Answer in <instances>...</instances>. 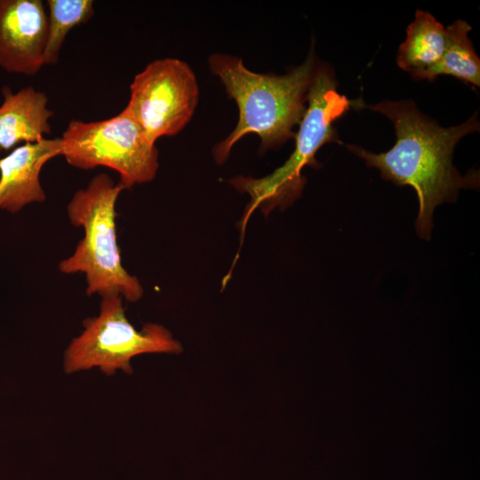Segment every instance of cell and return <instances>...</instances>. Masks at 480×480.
<instances>
[{"mask_svg":"<svg viewBox=\"0 0 480 480\" xmlns=\"http://www.w3.org/2000/svg\"><path fill=\"white\" fill-rule=\"evenodd\" d=\"M368 108L392 122L396 135L395 145L379 154L357 145L347 148L364 159L368 167L378 169L383 179L412 187L419 200L416 230L422 239L428 240L435 208L455 202L461 188L479 187L478 172L471 170L462 176L452 164L456 144L464 136L479 131L477 112L459 125L442 127L421 113L411 100H383Z\"/></svg>","mask_w":480,"mask_h":480,"instance_id":"1","label":"cell"},{"mask_svg":"<svg viewBox=\"0 0 480 480\" xmlns=\"http://www.w3.org/2000/svg\"><path fill=\"white\" fill-rule=\"evenodd\" d=\"M319 63L313 47L301 65L284 75L255 73L237 57L211 55L212 72L219 76L239 111L236 128L213 148L217 164H223L234 144L249 133L260 138L263 152L295 138L293 128L306 112L308 91Z\"/></svg>","mask_w":480,"mask_h":480,"instance_id":"2","label":"cell"},{"mask_svg":"<svg viewBox=\"0 0 480 480\" xmlns=\"http://www.w3.org/2000/svg\"><path fill=\"white\" fill-rule=\"evenodd\" d=\"M124 189L120 182L99 173L75 192L67 214L73 226L83 228L84 236L58 268L66 275L84 274L87 296L117 294L135 302L142 297L143 287L123 266L116 236V204Z\"/></svg>","mask_w":480,"mask_h":480,"instance_id":"3","label":"cell"},{"mask_svg":"<svg viewBox=\"0 0 480 480\" xmlns=\"http://www.w3.org/2000/svg\"><path fill=\"white\" fill-rule=\"evenodd\" d=\"M307 104L299 131L295 133L294 150L285 163L265 177L237 176L229 181L236 189L251 196L240 221L242 238L255 209L260 208L268 215L275 207L284 209L300 197L306 184V179L301 175L302 169L306 165L320 166L315 156L324 144L341 143L332 124L351 107L357 105L356 101L349 100L338 92L333 70L324 63L318 65Z\"/></svg>","mask_w":480,"mask_h":480,"instance_id":"4","label":"cell"},{"mask_svg":"<svg viewBox=\"0 0 480 480\" xmlns=\"http://www.w3.org/2000/svg\"><path fill=\"white\" fill-rule=\"evenodd\" d=\"M83 332L67 347L63 366L67 373L98 367L108 376L116 371L132 373L131 360L147 353L179 354L181 344L163 325L148 323L136 330L125 315L123 298H101L99 314L86 318Z\"/></svg>","mask_w":480,"mask_h":480,"instance_id":"5","label":"cell"},{"mask_svg":"<svg viewBox=\"0 0 480 480\" xmlns=\"http://www.w3.org/2000/svg\"><path fill=\"white\" fill-rule=\"evenodd\" d=\"M60 140L67 163L78 169L103 166L120 175L124 189L151 181L156 175L158 150L126 108L108 119L71 120Z\"/></svg>","mask_w":480,"mask_h":480,"instance_id":"6","label":"cell"},{"mask_svg":"<svg viewBox=\"0 0 480 480\" xmlns=\"http://www.w3.org/2000/svg\"><path fill=\"white\" fill-rule=\"evenodd\" d=\"M130 92L125 108L154 143L160 137L177 134L186 126L199 97L191 68L172 58L148 63L134 76Z\"/></svg>","mask_w":480,"mask_h":480,"instance_id":"7","label":"cell"},{"mask_svg":"<svg viewBox=\"0 0 480 480\" xmlns=\"http://www.w3.org/2000/svg\"><path fill=\"white\" fill-rule=\"evenodd\" d=\"M48 15L41 0H0V68L34 76L44 64Z\"/></svg>","mask_w":480,"mask_h":480,"instance_id":"8","label":"cell"},{"mask_svg":"<svg viewBox=\"0 0 480 480\" xmlns=\"http://www.w3.org/2000/svg\"><path fill=\"white\" fill-rule=\"evenodd\" d=\"M60 138L25 143L0 158V210L19 212L25 206L43 203L46 194L41 185L44 165L60 156Z\"/></svg>","mask_w":480,"mask_h":480,"instance_id":"9","label":"cell"},{"mask_svg":"<svg viewBox=\"0 0 480 480\" xmlns=\"http://www.w3.org/2000/svg\"><path fill=\"white\" fill-rule=\"evenodd\" d=\"M0 105V148L9 150L20 142H36L51 132L53 112L48 108V97L32 86L12 92L2 90Z\"/></svg>","mask_w":480,"mask_h":480,"instance_id":"10","label":"cell"},{"mask_svg":"<svg viewBox=\"0 0 480 480\" xmlns=\"http://www.w3.org/2000/svg\"><path fill=\"white\" fill-rule=\"evenodd\" d=\"M447 43L446 28L429 12L418 10L400 44L396 62L415 78L434 66L443 56Z\"/></svg>","mask_w":480,"mask_h":480,"instance_id":"11","label":"cell"},{"mask_svg":"<svg viewBox=\"0 0 480 480\" xmlns=\"http://www.w3.org/2000/svg\"><path fill=\"white\" fill-rule=\"evenodd\" d=\"M471 26L458 20L446 28L447 43L441 59L414 79L435 80L438 76H454L464 83L480 86V59L468 36Z\"/></svg>","mask_w":480,"mask_h":480,"instance_id":"12","label":"cell"},{"mask_svg":"<svg viewBox=\"0 0 480 480\" xmlns=\"http://www.w3.org/2000/svg\"><path fill=\"white\" fill-rule=\"evenodd\" d=\"M48 29L44 64H56L68 32L94 15L92 0H47Z\"/></svg>","mask_w":480,"mask_h":480,"instance_id":"13","label":"cell"},{"mask_svg":"<svg viewBox=\"0 0 480 480\" xmlns=\"http://www.w3.org/2000/svg\"><path fill=\"white\" fill-rule=\"evenodd\" d=\"M1 151H2V150H1V148H0V152H1Z\"/></svg>","mask_w":480,"mask_h":480,"instance_id":"14","label":"cell"}]
</instances>
